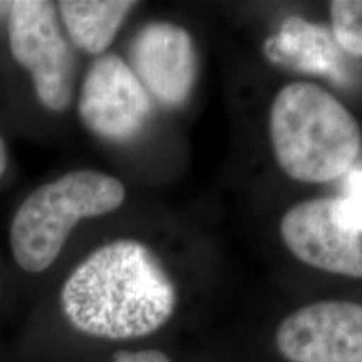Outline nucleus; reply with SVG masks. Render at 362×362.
<instances>
[{"instance_id": "obj_1", "label": "nucleus", "mask_w": 362, "mask_h": 362, "mask_svg": "<svg viewBox=\"0 0 362 362\" xmlns=\"http://www.w3.org/2000/svg\"><path fill=\"white\" fill-rule=\"evenodd\" d=\"M66 319L86 336L138 339L161 329L178 304L176 287L155 253L136 240L93 252L66 280Z\"/></svg>"}, {"instance_id": "obj_2", "label": "nucleus", "mask_w": 362, "mask_h": 362, "mask_svg": "<svg viewBox=\"0 0 362 362\" xmlns=\"http://www.w3.org/2000/svg\"><path fill=\"white\" fill-rule=\"evenodd\" d=\"M270 139L284 173L304 183H329L354 166L361 128L329 90L292 83L272 103Z\"/></svg>"}, {"instance_id": "obj_3", "label": "nucleus", "mask_w": 362, "mask_h": 362, "mask_svg": "<svg viewBox=\"0 0 362 362\" xmlns=\"http://www.w3.org/2000/svg\"><path fill=\"white\" fill-rule=\"evenodd\" d=\"M126 189L115 176L76 170L25 198L11 226V247L21 269L39 274L57 260L72 228L84 218L111 214Z\"/></svg>"}, {"instance_id": "obj_4", "label": "nucleus", "mask_w": 362, "mask_h": 362, "mask_svg": "<svg viewBox=\"0 0 362 362\" xmlns=\"http://www.w3.org/2000/svg\"><path fill=\"white\" fill-rule=\"evenodd\" d=\"M280 235L293 255L314 269L362 279V202L315 198L292 206Z\"/></svg>"}, {"instance_id": "obj_5", "label": "nucleus", "mask_w": 362, "mask_h": 362, "mask_svg": "<svg viewBox=\"0 0 362 362\" xmlns=\"http://www.w3.org/2000/svg\"><path fill=\"white\" fill-rule=\"evenodd\" d=\"M8 44L13 59L30 72L37 99L49 111L62 112L74 94V54L56 7L45 0H19L11 6Z\"/></svg>"}, {"instance_id": "obj_6", "label": "nucleus", "mask_w": 362, "mask_h": 362, "mask_svg": "<svg viewBox=\"0 0 362 362\" xmlns=\"http://www.w3.org/2000/svg\"><path fill=\"white\" fill-rule=\"evenodd\" d=\"M151 112L153 99L128 62L106 54L90 64L79 98L81 121L89 131L111 143L131 141Z\"/></svg>"}, {"instance_id": "obj_7", "label": "nucleus", "mask_w": 362, "mask_h": 362, "mask_svg": "<svg viewBox=\"0 0 362 362\" xmlns=\"http://www.w3.org/2000/svg\"><path fill=\"white\" fill-rule=\"evenodd\" d=\"M275 346L288 362H362V304L322 300L287 315Z\"/></svg>"}, {"instance_id": "obj_8", "label": "nucleus", "mask_w": 362, "mask_h": 362, "mask_svg": "<svg viewBox=\"0 0 362 362\" xmlns=\"http://www.w3.org/2000/svg\"><path fill=\"white\" fill-rule=\"evenodd\" d=\"M131 69L151 99L180 107L192 96L198 76L192 35L168 21L146 24L131 45Z\"/></svg>"}, {"instance_id": "obj_9", "label": "nucleus", "mask_w": 362, "mask_h": 362, "mask_svg": "<svg viewBox=\"0 0 362 362\" xmlns=\"http://www.w3.org/2000/svg\"><path fill=\"white\" fill-rule=\"evenodd\" d=\"M264 54L272 64L287 69L327 76L336 83L351 81L347 54L339 47L332 30L302 17L285 19L279 33L264 42Z\"/></svg>"}, {"instance_id": "obj_10", "label": "nucleus", "mask_w": 362, "mask_h": 362, "mask_svg": "<svg viewBox=\"0 0 362 362\" xmlns=\"http://www.w3.org/2000/svg\"><path fill=\"white\" fill-rule=\"evenodd\" d=\"M133 7H136V2L124 0H64L57 4L72 42L76 47L94 56L103 54L110 47Z\"/></svg>"}, {"instance_id": "obj_11", "label": "nucleus", "mask_w": 362, "mask_h": 362, "mask_svg": "<svg viewBox=\"0 0 362 362\" xmlns=\"http://www.w3.org/2000/svg\"><path fill=\"white\" fill-rule=\"evenodd\" d=\"M329 8L339 47L347 56L362 57V0H334Z\"/></svg>"}, {"instance_id": "obj_12", "label": "nucleus", "mask_w": 362, "mask_h": 362, "mask_svg": "<svg viewBox=\"0 0 362 362\" xmlns=\"http://www.w3.org/2000/svg\"><path fill=\"white\" fill-rule=\"evenodd\" d=\"M112 362H171L165 352L156 349L119 351L112 357Z\"/></svg>"}, {"instance_id": "obj_13", "label": "nucleus", "mask_w": 362, "mask_h": 362, "mask_svg": "<svg viewBox=\"0 0 362 362\" xmlns=\"http://www.w3.org/2000/svg\"><path fill=\"white\" fill-rule=\"evenodd\" d=\"M344 194L362 202V166H352L346 175Z\"/></svg>"}, {"instance_id": "obj_14", "label": "nucleus", "mask_w": 362, "mask_h": 362, "mask_svg": "<svg viewBox=\"0 0 362 362\" xmlns=\"http://www.w3.org/2000/svg\"><path fill=\"white\" fill-rule=\"evenodd\" d=\"M6 166H7V149H6V144L2 141V138H0V176H2L4 171H6Z\"/></svg>"}]
</instances>
